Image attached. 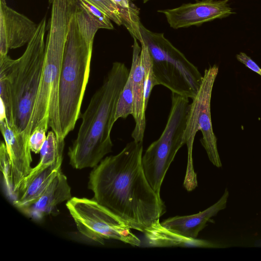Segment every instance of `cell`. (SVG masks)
I'll list each match as a JSON object with an SVG mask.
<instances>
[{
	"mask_svg": "<svg viewBox=\"0 0 261 261\" xmlns=\"http://www.w3.org/2000/svg\"><path fill=\"white\" fill-rule=\"evenodd\" d=\"M133 56L129 76L132 82L133 93V117L135 126L132 132L133 140L143 142L146 128V110L147 107L144 101V73L141 59V47L137 39L133 38Z\"/></svg>",
	"mask_w": 261,
	"mask_h": 261,
	"instance_id": "obj_13",
	"label": "cell"
},
{
	"mask_svg": "<svg viewBox=\"0 0 261 261\" xmlns=\"http://www.w3.org/2000/svg\"><path fill=\"white\" fill-rule=\"evenodd\" d=\"M66 205L77 230L85 237L101 244L105 240L114 239L140 245L130 228L94 199L72 197Z\"/></svg>",
	"mask_w": 261,
	"mask_h": 261,
	"instance_id": "obj_9",
	"label": "cell"
},
{
	"mask_svg": "<svg viewBox=\"0 0 261 261\" xmlns=\"http://www.w3.org/2000/svg\"><path fill=\"white\" fill-rule=\"evenodd\" d=\"M142 143L133 140L103 159L91 171L88 187L97 202L130 229L143 233L159 220L166 207L144 172Z\"/></svg>",
	"mask_w": 261,
	"mask_h": 261,
	"instance_id": "obj_1",
	"label": "cell"
},
{
	"mask_svg": "<svg viewBox=\"0 0 261 261\" xmlns=\"http://www.w3.org/2000/svg\"><path fill=\"white\" fill-rule=\"evenodd\" d=\"M47 29L44 16L23 54L17 59L0 57V67L7 72L11 88L13 126L30 137L32 118L40 87L44 64Z\"/></svg>",
	"mask_w": 261,
	"mask_h": 261,
	"instance_id": "obj_5",
	"label": "cell"
},
{
	"mask_svg": "<svg viewBox=\"0 0 261 261\" xmlns=\"http://www.w3.org/2000/svg\"><path fill=\"white\" fill-rule=\"evenodd\" d=\"M50 16L47 25L44 64L32 118V132L48 124L58 141H64L60 126L59 93L60 74L75 0H49Z\"/></svg>",
	"mask_w": 261,
	"mask_h": 261,
	"instance_id": "obj_4",
	"label": "cell"
},
{
	"mask_svg": "<svg viewBox=\"0 0 261 261\" xmlns=\"http://www.w3.org/2000/svg\"><path fill=\"white\" fill-rule=\"evenodd\" d=\"M37 27L38 24L9 7L6 0H0V57L8 55L9 49L28 44Z\"/></svg>",
	"mask_w": 261,
	"mask_h": 261,
	"instance_id": "obj_11",
	"label": "cell"
},
{
	"mask_svg": "<svg viewBox=\"0 0 261 261\" xmlns=\"http://www.w3.org/2000/svg\"><path fill=\"white\" fill-rule=\"evenodd\" d=\"M129 73L124 63L114 62L92 97L82 115L77 137L69 147V163L73 168H94L112 151L110 134L115 122L117 104Z\"/></svg>",
	"mask_w": 261,
	"mask_h": 261,
	"instance_id": "obj_2",
	"label": "cell"
},
{
	"mask_svg": "<svg viewBox=\"0 0 261 261\" xmlns=\"http://www.w3.org/2000/svg\"><path fill=\"white\" fill-rule=\"evenodd\" d=\"M229 0H202L184 4L175 8L159 10L174 29L199 25L222 19L235 13L228 4Z\"/></svg>",
	"mask_w": 261,
	"mask_h": 261,
	"instance_id": "obj_10",
	"label": "cell"
},
{
	"mask_svg": "<svg viewBox=\"0 0 261 261\" xmlns=\"http://www.w3.org/2000/svg\"><path fill=\"white\" fill-rule=\"evenodd\" d=\"M140 31L148 48L156 85H161L172 93L193 99L202 79L198 68L176 48L164 33L149 30L142 23Z\"/></svg>",
	"mask_w": 261,
	"mask_h": 261,
	"instance_id": "obj_6",
	"label": "cell"
},
{
	"mask_svg": "<svg viewBox=\"0 0 261 261\" xmlns=\"http://www.w3.org/2000/svg\"><path fill=\"white\" fill-rule=\"evenodd\" d=\"M0 128L12 162L16 200L22 181L32 169L29 138L10 126L6 119L0 120Z\"/></svg>",
	"mask_w": 261,
	"mask_h": 261,
	"instance_id": "obj_12",
	"label": "cell"
},
{
	"mask_svg": "<svg viewBox=\"0 0 261 261\" xmlns=\"http://www.w3.org/2000/svg\"><path fill=\"white\" fill-rule=\"evenodd\" d=\"M228 197L229 192L226 189L220 199L203 211L192 215L169 218L161 223L174 232L185 237L196 239L210 219L226 208Z\"/></svg>",
	"mask_w": 261,
	"mask_h": 261,
	"instance_id": "obj_14",
	"label": "cell"
},
{
	"mask_svg": "<svg viewBox=\"0 0 261 261\" xmlns=\"http://www.w3.org/2000/svg\"><path fill=\"white\" fill-rule=\"evenodd\" d=\"M96 6L118 25H122L117 6L110 0H84Z\"/></svg>",
	"mask_w": 261,
	"mask_h": 261,
	"instance_id": "obj_24",
	"label": "cell"
},
{
	"mask_svg": "<svg viewBox=\"0 0 261 261\" xmlns=\"http://www.w3.org/2000/svg\"><path fill=\"white\" fill-rule=\"evenodd\" d=\"M172 93L171 107L165 127L160 138L149 146L142 156L146 177L159 195L171 163L185 144L183 137L191 104L189 98Z\"/></svg>",
	"mask_w": 261,
	"mask_h": 261,
	"instance_id": "obj_8",
	"label": "cell"
},
{
	"mask_svg": "<svg viewBox=\"0 0 261 261\" xmlns=\"http://www.w3.org/2000/svg\"><path fill=\"white\" fill-rule=\"evenodd\" d=\"M118 8L122 25L128 31L133 38L138 41L141 36L139 10L131 0H110Z\"/></svg>",
	"mask_w": 261,
	"mask_h": 261,
	"instance_id": "obj_19",
	"label": "cell"
},
{
	"mask_svg": "<svg viewBox=\"0 0 261 261\" xmlns=\"http://www.w3.org/2000/svg\"><path fill=\"white\" fill-rule=\"evenodd\" d=\"M218 71L219 68L216 65L205 69L199 88L190 104L183 137L188 148V164L184 186L188 191H192L198 185L193 165L192 150L195 135L198 130L202 133L201 143L210 161L217 167H222L211 115L212 90Z\"/></svg>",
	"mask_w": 261,
	"mask_h": 261,
	"instance_id": "obj_7",
	"label": "cell"
},
{
	"mask_svg": "<svg viewBox=\"0 0 261 261\" xmlns=\"http://www.w3.org/2000/svg\"><path fill=\"white\" fill-rule=\"evenodd\" d=\"M0 165L7 194L14 201L16 196L14 191L12 165L6 144L4 142H1L0 145Z\"/></svg>",
	"mask_w": 261,
	"mask_h": 261,
	"instance_id": "obj_22",
	"label": "cell"
},
{
	"mask_svg": "<svg viewBox=\"0 0 261 261\" xmlns=\"http://www.w3.org/2000/svg\"><path fill=\"white\" fill-rule=\"evenodd\" d=\"M63 146H58L56 134L53 130L49 131L47 135L41 150L40 160L38 165L32 168L29 174L24 178L20 187L18 197L23 193L33 178L40 172L54 164L59 156H63Z\"/></svg>",
	"mask_w": 261,
	"mask_h": 261,
	"instance_id": "obj_18",
	"label": "cell"
},
{
	"mask_svg": "<svg viewBox=\"0 0 261 261\" xmlns=\"http://www.w3.org/2000/svg\"><path fill=\"white\" fill-rule=\"evenodd\" d=\"M48 127V124H42L32 132L29 139V144L31 151L35 153L40 152L46 139V133Z\"/></svg>",
	"mask_w": 261,
	"mask_h": 261,
	"instance_id": "obj_25",
	"label": "cell"
},
{
	"mask_svg": "<svg viewBox=\"0 0 261 261\" xmlns=\"http://www.w3.org/2000/svg\"><path fill=\"white\" fill-rule=\"evenodd\" d=\"M99 29L76 0L60 74L59 106L62 137L65 139L80 116L89 81L95 35Z\"/></svg>",
	"mask_w": 261,
	"mask_h": 261,
	"instance_id": "obj_3",
	"label": "cell"
},
{
	"mask_svg": "<svg viewBox=\"0 0 261 261\" xmlns=\"http://www.w3.org/2000/svg\"><path fill=\"white\" fill-rule=\"evenodd\" d=\"M141 50L140 53L144 73V101L147 107L152 89L156 85L154 78L150 56L148 48L142 40H140Z\"/></svg>",
	"mask_w": 261,
	"mask_h": 261,
	"instance_id": "obj_21",
	"label": "cell"
},
{
	"mask_svg": "<svg viewBox=\"0 0 261 261\" xmlns=\"http://www.w3.org/2000/svg\"><path fill=\"white\" fill-rule=\"evenodd\" d=\"M90 18L99 29L113 30L111 20L100 9L84 0H77Z\"/></svg>",
	"mask_w": 261,
	"mask_h": 261,
	"instance_id": "obj_23",
	"label": "cell"
},
{
	"mask_svg": "<svg viewBox=\"0 0 261 261\" xmlns=\"http://www.w3.org/2000/svg\"><path fill=\"white\" fill-rule=\"evenodd\" d=\"M133 113V93L132 82L128 75V79L119 95L115 115V122L119 118L125 119Z\"/></svg>",
	"mask_w": 261,
	"mask_h": 261,
	"instance_id": "obj_20",
	"label": "cell"
},
{
	"mask_svg": "<svg viewBox=\"0 0 261 261\" xmlns=\"http://www.w3.org/2000/svg\"><path fill=\"white\" fill-rule=\"evenodd\" d=\"M142 1H143V3H145L150 0H142Z\"/></svg>",
	"mask_w": 261,
	"mask_h": 261,
	"instance_id": "obj_27",
	"label": "cell"
},
{
	"mask_svg": "<svg viewBox=\"0 0 261 261\" xmlns=\"http://www.w3.org/2000/svg\"><path fill=\"white\" fill-rule=\"evenodd\" d=\"M71 198L67 177L61 170L40 197L22 211L33 218L41 219L53 213L57 205Z\"/></svg>",
	"mask_w": 261,
	"mask_h": 261,
	"instance_id": "obj_15",
	"label": "cell"
},
{
	"mask_svg": "<svg viewBox=\"0 0 261 261\" xmlns=\"http://www.w3.org/2000/svg\"><path fill=\"white\" fill-rule=\"evenodd\" d=\"M236 58L239 62L244 64L247 67L261 76V68L256 63L245 53L240 52L236 55Z\"/></svg>",
	"mask_w": 261,
	"mask_h": 261,
	"instance_id": "obj_26",
	"label": "cell"
},
{
	"mask_svg": "<svg viewBox=\"0 0 261 261\" xmlns=\"http://www.w3.org/2000/svg\"><path fill=\"white\" fill-rule=\"evenodd\" d=\"M148 245L152 247H193L218 248V244L211 242L185 237L163 226L158 220L143 232Z\"/></svg>",
	"mask_w": 261,
	"mask_h": 261,
	"instance_id": "obj_16",
	"label": "cell"
},
{
	"mask_svg": "<svg viewBox=\"0 0 261 261\" xmlns=\"http://www.w3.org/2000/svg\"><path fill=\"white\" fill-rule=\"evenodd\" d=\"M62 159L57 161L38 173L31 180L27 188L13 204L22 210L33 203L45 190L61 170Z\"/></svg>",
	"mask_w": 261,
	"mask_h": 261,
	"instance_id": "obj_17",
	"label": "cell"
}]
</instances>
